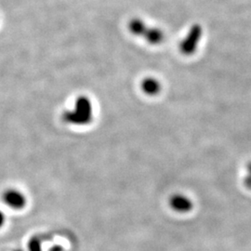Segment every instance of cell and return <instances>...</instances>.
Returning <instances> with one entry per match:
<instances>
[{
	"label": "cell",
	"mask_w": 251,
	"mask_h": 251,
	"mask_svg": "<svg viewBox=\"0 0 251 251\" xmlns=\"http://www.w3.org/2000/svg\"><path fill=\"white\" fill-rule=\"evenodd\" d=\"M129 32L138 37H142L150 45H160L165 36L158 27L149 26L144 20L140 18L131 19L128 22Z\"/></svg>",
	"instance_id": "7a4b0ae2"
},
{
	"label": "cell",
	"mask_w": 251,
	"mask_h": 251,
	"mask_svg": "<svg viewBox=\"0 0 251 251\" xmlns=\"http://www.w3.org/2000/svg\"><path fill=\"white\" fill-rule=\"evenodd\" d=\"M2 200L12 209H22L26 205L25 196L16 189H7L2 195Z\"/></svg>",
	"instance_id": "277c9868"
},
{
	"label": "cell",
	"mask_w": 251,
	"mask_h": 251,
	"mask_svg": "<svg viewBox=\"0 0 251 251\" xmlns=\"http://www.w3.org/2000/svg\"><path fill=\"white\" fill-rule=\"evenodd\" d=\"M141 89L145 94L149 96H155L161 91V83L154 77H146L141 83Z\"/></svg>",
	"instance_id": "8992f818"
},
{
	"label": "cell",
	"mask_w": 251,
	"mask_h": 251,
	"mask_svg": "<svg viewBox=\"0 0 251 251\" xmlns=\"http://www.w3.org/2000/svg\"><path fill=\"white\" fill-rule=\"evenodd\" d=\"M5 222H6V217L5 214L0 210V228L5 225Z\"/></svg>",
	"instance_id": "9c48e42d"
},
{
	"label": "cell",
	"mask_w": 251,
	"mask_h": 251,
	"mask_svg": "<svg viewBox=\"0 0 251 251\" xmlns=\"http://www.w3.org/2000/svg\"><path fill=\"white\" fill-rule=\"evenodd\" d=\"M94 109L92 101L87 96H79L71 109L64 111L63 122L74 126H87L92 122Z\"/></svg>",
	"instance_id": "6da1fadb"
},
{
	"label": "cell",
	"mask_w": 251,
	"mask_h": 251,
	"mask_svg": "<svg viewBox=\"0 0 251 251\" xmlns=\"http://www.w3.org/2000/svg\"><path fill=\"white\" fill-rule=\"evenodd\" d=\"M170 206L174 211L185 214L194 208V203L187 196L183 194H175L170 199Z\"/></svg>",
	"instance_id": "5b68a950"
},
{
	"label": "cell",
	"mask_w": 251,
	"mask_h": 251,
	"mask_svg": "<svg viewBox=\"0 0 251 251\" xmlns=\"http://www.w3.org/2000/svg\"><path fill=\"white\" fill-rule=\"evenodd\" d=\"M29 251H41L40 242L36 239H32L29 244Z\"/></svg>",
	"instance_id": "ba28073f"
},
{
	"label": "cell",
	"mask_w": 251,
	"mask_h": 251,
	"mask_svg": "<svg viewBox=\"0 0 251 251\" xmlns=\"http://www.w3.org/2000/svg\"><path fill=\"white\" fill-rule=\"evenodd\" d=\"M243 182H244L245 187L251 191V161L249 162L246 165L244 177H243Z\"/></svg>",
	"instance_id": "52a82bcc"
},
{
	"label": "cell",
	"mask_w": 251,
	"mask_h": 251,
	"mask_svg": "<svg viewBox=\"0 0 251 251\" xmlns=\"http://www.w3.org/2000/svg\"><path fill=\"white\" fill-rule=\"evenodd\" d=\"M201 37H202V28L198 25H195L194 26L191 27L188 34L179 43L180 52L185 55L195 53L201 40Z\"/></svg>",
	"instance_id": "3957f363"
},
{
	"label": "cell",
	"mask_w": 251,
	"mask_h": 251,
	"mask_svg": "<svg viewBox=\"0 0 251 251\" xmlns=\"http://www.w3.org/2000/svg\"></svg>",
	"instance_id": "30bf717a"
}]
</instances>
